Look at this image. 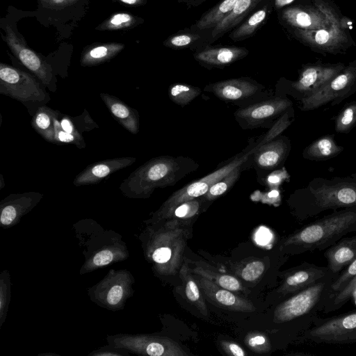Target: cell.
Instances as JSON below:
<instances>
[{"label":"cell","instance_id":"7a4b0ae2","mask_svg":"<svg viewBox=\"0 0 356 356\" xmlns=\"http://www.w3.org/2000/svg\"><path fill=\"white\" fill-rule=\"evenodd\" d=\"M355 232L356 205L334 211L305 225L284 238L280 249L292 254L325 250Z\"/></svg>","mask_w":356,"mask_h":356},{"label":"cell","instance_id":"c3c4849f","mask_svg":"<svg viewBox=\"0 0 356 356\" xmlns=\"http://www.w3.org/2000/svg\"><path fill=\"white\" fill-rule=\"evenodd\" d=\"M60 122L62 129L66 132L77 136H81L74 124L72 120L68 115H63Z\"/></svg>","mask_w":356,"mask_h":356},{"label":"cell","instance_id":"2e32d148","mask_svg":"<svg viewBox=\"0 0 356 356\" xmlns=\"http://www.w3.org/2000/svg\"><path fill=\"white\" fill-rule=\"evenodd\" d=\"M202 293L211 302L231 311L253 312L256 308L248 300L241 298L232 291L222 288L207 278L193 273Z\"/></svg>","mask_w":356,"mask_h":356},{"label":"cell","instance_id":"4fadbf2b","mask_svg":"<svg viewBox=\"0 0 356 356\" xmlns=\"http://www.w3.org/2000/svg\"><path fill=\"white\" fill-rule=\"evenodd\" d=\"M332 272L327 266L304 262L288 270L277 289L280 298H286L321 280Z\"/></svg>","mask_w":356,"mask_h":356},{"label":"cell","instance_id":"836d02e7","mask_svg":"<svg viewBox=\"0 0 356 356\" xmlns=\"http://www.w3.org/2000/svg\"><path fill=\"white\" fill-rule=\"evenodd\" d=\"M241 165L236 167L220 180L213 184L202 196L203 200L204 202L213 201L231 189L239 177Z\"/></svg>","mask_w":356,"mask_h":356},{"label":"cell","instance_id":"ffe728a7","mask_svg":"<svg viewBox=\"0 0 356 356\" xmlns=\"http://www.w3.org/2000/svg\"><path fill=\"white\" fill-rule=\"evenodd\" d=\"M262 86L255 81L240 78L218 81L207 86L204 90L213 92L217 97L226 101L247 99L259 91Z\"/></svg>","mask_w":356,"mask_h":356},{"label":"cell","instance_id":"9c48e42d","mask_svg":"<svg viewBox=\"0 0 356 356\" xmlns=\"http://www.w3.org/2000/svg\"><path fill=\"white\" fill-rule=\"evenodd\" d=\"M90 0H37L32 13L46 26L56 28L60 35L68 37L72 29L85 15Z\"/></svg>","mask_w":356,"mask_h":356},{"label":"cell","instance_id":"7402d4cb","mask_svg":"<svg viewBox=\"0 0 356 356\" xmlns=\"http://www.w3.org/2000/svg\"><path fill=\"white\" fill-rule=\"evenodd\" d=\"M100 97L111 115L121 126L132 134H138L139 115L136 110L113 95L101 93Z\"/></svg>","mask_w":356,"mask_h":356},{"label":"cell","instance_id":"74e56055","mask_svg":"<svg viewBox=\"0 0 356 356\" xmlns=\"http://www.w3.org/2000/svg\"><path fill=\"white\" fill-rule=\"evenodd\" d=\"M54 122L55 143L73 144L80 149L86 147V143L82 136H77L64 131L61 127L58 118H56Z\"/></svg>","mask_w":356,"mask_h":356},{"label":"cell","instance_id":"60d3db41","mask_svg":"<svg viewBox=\"0 0 356 356\" xmlns=\"http://www.w3.org/2000/svg\"><path fill=\"white\" fill-rule=\"evenodd\" d=\"M265 270V264L261 260H252L248 262L241 269V277L247 282H253L259 279Z\"/></svg>","mask_w":356,"mask_h":356},{"label":"cell","instance_id":"bcb514c9","mask_svg":"<svg viewBox=\"0 0 356 356\" xmlns=\"http://www.w3.org/2000/svg\"><path fill=\"white\" fill-rule=\"evenodd\" d=\"M113 257V253L110 250H104L95 255L93 263L97 266H105L111 262Z\"/></svg>","mask_w":356,"mask_h":356},{"label":"cell","instance_id":"5b68a950","mask_svg":"<svg viewBox=\"0 0 356 356\" xmlns=\"http://www.w3.org/2000/svg\"><path fill=\"white\" fill-rule=\"evenodd\" d=\"M6 16L1 19L0 26L3 31L1 37L13 54L31 71L44 85L55 91L54 76L51 65L37 52L30 48L16 26L15 10L10 7Z\"/></svg>","mask_w":356,"mask_h":356},{"label":"cell","instance_id":"484cf974","mask_svg":"<svg viewBox=\"0 0 356 356\" xmlns=\"http://www.w3.org/2000/svg\"><path fill=\"white\" fill-rule=\"evenodd\" d=\"M261 1L238 0L232 11L211 30L212 37L216 39L234 28Z\"/></svg>","mask_w":356,"mask_h":356},{"label":"cell","instance_id":"30bf717a","mask_svg":"<svg viewBox=\"0 0 356 356\" xmlns=\"http://www.w3.org/2000/svg\"><path fill=\"white\" fill-rule=\"evenodd\" d=\"M268 141H270V138L266 135L259 145L253 147L246 154L243 155L238 154L227 165L222 166L204 177L188 183L183 188L175 191L161 206L159 211V218H162L173 207L182 202L203 196L213 184L220 180L236 167L242 165L261 145Z\"/></svg>","mask_w":356,"mask_h":356},{"label":"cell","instance_id":"ba28073f","mask_svg":"<svg viewBox=\"0 0 356 356\" xmlns=\"http://www.w3.org/2000/svg\"><path fill=\"white\" fill-rule=\"evenodd\" d=\"M185 225L186 223L169 219L156 238L152 258L165 275H173L181 267L188 235Z\"/></svg>","mask_w":356,"mask_h":356},{"label":"cell","instance_id":"6da1fadb","mask_svg":"<svg viewBox=\"0 0 356 356\" xmlns=\"http://www.w3.org/2000/svg\"><path fill=\"white\" fill-rule=\"evenodd\" d=\"M289 204L300 220L314 218L326 211L356 205V179L316 177L291 195Z\"/></svg>","mask_w":356,"mask_h":356},{"label":"cell","instance_id":"4dcf8cb0","mask_svg":"<svg viewBox=\"0 0 356 356\" xmlns=\"http://www.w3.org/2000/svg\"><path fill=\"white\" fill-rule=\"evenodd\" d=\"M204 202L202 197L182 202L173 207L162 218L174 219L186 223L198 216Z\"/></svg>","mask_w":356,"mask_h":356},{"label":"cell","instance_id":"f907efd6","mask_svg":"<svg viewBox=\"0 0 356 356\" xmlns=\"http://www.w3.org/2000/svg\"><path fill=\"white\" fill-rule=\"evenodd\" d=\"M293 0H275V6L278 8L286 6L291 3Z\"/></svg>","mask_w":356,"mask_h":356},{"label":"cell","instance_id":"44dd1931","mask_svg":"<svg viewBox=\"0 0 356 356\" xmlns=\"http://www.w3.org/2000/svg\"><path fill=\"white\" fill-rule=\"evenodd\" d=\"M327 267L333 273L339 274L356 259V235L343 237L327 248L323 254Z\"/></svg>","mask_w":356,"mask_h":356},{"label":"cell","instance_id":"ab89813d","mask_svg":"<svg viewBox=\"0 0 356 356\" xmlns=\"http://www.w3.org/2000/svg\"><path fill=\"white\" fill-rule=\"evenodd\" d=\"M355 277H356V259L349 264L334 280L331 286V296L342 290Z\"/></svg>","mask_w":356,"mask_h":356},{"label":"cell","instance_id":"1f68e13d","mask_svg":"<svg viewBox=\"0 0 356 356\" xmlns=\"http://www.w3.org/2000/svg\"><path fill=\"white\" fill-rule=\"evenodd\" d=\"M267 7L257 10L244 23L229 35L234 41H239L252 35L267 17Z\"/></svg>","mask_w":356,"mask_h":356},{"label":"cell","instance_id":"cb8c5ba5","mask_svg":"<svg viewBox=\"0 0 356 356\" xmlns=\"http://www.w3.org/2000/svg\"><path fill=\"white\" fill-rule=\"evenodd\" d=\"M125 47L124 43H94L86 47L80 57V65L83 67L96 66L109 61L120 53Z\"/></svg>","mask_w":356,"mask_h":356},{"label":"cell","instance_id":"7c38bea8","mask_svg":"<svg viewBox=\"0 0 356 356\" xmlns=\"http://www.w3.org/2000/svg\"><path fill=\"white\" fill-rule=\"evenodd\" d=\"M344 67L342 64L307 65L301 70L298 79L289 83L288 93L300 101L322 87Z\"/></svg>","mask_w":356,"mask_h":356},{"label":"cell","instance_id":"681fc988","mask_svg":"<svg viewBox=\"0 0 356 356\" xmlns=\"http://www.w3.org/2000/svg\"><path fill=\"white\" fill-rule=\"evenodd\" d=\"M116 2L127 6V7H138L143 6L146 3L147 0H115Z\"/></svg>","mask_w":356,"mask_h":356},{"label":"cell","instance_id":"7dc6e473","mask_svg":"<svg viewBox=\"0 0 356 356\" xmlns=\"http://www.w3.org/2000/svg\"><path fill=\"white\" fill-rule=\"evenodd\" d=\"M123 289L120 285L113 286L108 291L107 301L111 305H117L122 298Z\"/></svg>","mask_w":356,"mask_h":356},{"label":"cell","instance_id":"3957f363","mask_svg":"<svg viewBox=\"0 0 356 356\" xmlns=\"http://www.w3.org/2000/svg\"><path fill=\"white\" fill-rule=\"evenodd\" d=\"M198 167L190 158L161 156L147 161L123 180L120 188L131 197H147L156 188L172 186Z\"/></svg>","mask_w":356,"mask_h":356},{"label":"cell","instance_id":"d6986e66","mask_svg":"<svg viewBox=\"0 0 356 356\" xmlns=\"http://www.w3.org/2000/svg\"><path fill=\"white\" fill-rule=\"evenodd\" d=\"M291 150L289 139L281 136L261 145L255 151L254 163L257 169L265 171L274 170L286 159Z\"/></svg>","mask_w":356,"mask_h":356},{"label":"cell","instance_id":"d4e9b609","mask_svg":"<svg viewBox=\"0 0 356 356\" xmlns=\"http://www.w3.org/2000/svg\"><path fill=\"white\" fill-rule=\"evenodd\" d=\"M343 149V146L337 145L332 135H325L307 146L302 156L310 161H326L338 156Z\"/></svg>","mask_w":356,"mask_h":356},{"label":"cell","instance_id":"8d00e7d4","mask_svg":"<svg viewBox=\"0 0 356 356\" xmlns=\"http://www.w3.org/2000/svg\"><path fill=\"white\" fill-rule=\"evenodd\" d=\"M356 292V277L349 282L342 290L330 296L323 311L330 313L341 308Z\"/></svg>","mask_w":356,"mask_h":356},{"label":"cell","instance_id":"ac0fdd59","mask_svg":"<svg viewBox=\"0 0 356 356\" xmlns=\"http://www.w3.org/2000/svg\"><path fill=\"white\" fill-rule=\"evenodd\" d=\"M136 161L135 157L108 159L88 165L74 179L76 186L95 184L111 174L131 165Z\"/></svg>","mask_w":356,"mask_h":356},{"label":"cell","instance_id":"83f0119b","mask_svg":"<svg viewBox=\"0 0 356 356\" xmlns=\"http://www.w3.org/2000/svg\"><path fill=\"white\" fill-rule=\"evenodd\" d=\"M60 112L45 105L38 106L31 120L32 127L49 143H55L54 119Z\"/></svg>","mask_w":356,"mask_h":356},{"label":"cell","instance_id":"5bb4252c","mask_svg":"<svg viewBox=\"0 0 356 356\" xmlns=\"http://www.w3.org/2000/svg\"><path fill=\"white\" fill-rule=\"evenodd\" d=\"M295 33L305 43L325 51L339 48L347 39L337 15L331 8L330 23L327 26L312 30L296 29Z\"/></svg>","mask_w":356,"mask_h":356},{"label":"cell","instance_id":"f1b7e54d","mask_svg":"<svg viewBox=\"0 0 356 356\" xmlns=\"http://www.w3.org/2000/svg\"><path fill=\"white\" fill-rule=\"evenodd\" d=\"M144 19L138 16L127 12H116L111 15L101 24L96 26L95 30L104 31H126L132 29L140 24Z\"/></svg>","mask_w":356,"mask_h":356},{"label":"cell","instance_id":"816d5d0a","mask_svg":"<svg viewBox=\"0 0 356 356\" xmlns=\"http://www.w3.org/2000/svg\"><path fill=\"white\" fill-rule=\"evenodd\" d=\"M350 176L356 179V172L351 174Z\"/></svg>","mask_w":356,"mask_h":356},{"label":"cell","instance_id":"277c9868","mask_svg":"<svg viewBox=\"0 0 356 356\" xmlns=\"http://www.w3.org/2000/svg\"><path fill=\"white\" fill-rule=\"evenodd\" d=\"M339 274L332 273L321 280L285 298L273 312V321L291 325L294 332L302 334L323 312L332 295L331 286Z\"/></svg>","mask_w":356,"mask_h":356},{"label":"cell","instance_id":"8992f818","mask_svg":"<svg viewBox=\"0 0 356 356\" xmlns=\"http://www.w3.org/2000/svg\"><path fill=\"white\" fill-rule=\"evenodd\" d=\"M300 342L345 345L356 343V309L331 317L317 316L299 337Z\"/></svg>","mask_w":356,"mask_h":356},{"label":"cell","instance_id":"603a6c76","mask_svg":"<svg viewBox=\"0 0 356 356\" xmlns=\"http://www.w3.org/2000/svg\"><path fill=\"white\" fill-rule=\"evenodd\" d=\"M248 54V49L243 47L209 48L197 52L195 58L202 65L220 67L240 60Z\"/></svg>","mask_w":356,"mask_h":356},{"label":"cell","instance_id":"8fae6325","mask_svg":"<svg viewBox=\"0 0 356 356\" xmlns=\"http://www.w3.org/2000/svg\"><path fill=\"white\" fill-rule=\"evenodd\" d=\"M356 92V63H350L309 96L300 100V109L308 111L327 104H339Z\"/></svg>","mask_w":356,"mask_h":356},{"label":"cell","instance_id":"7bdbcfd3","mask_svg":"<svg viewBox=\"0 0 356 356\" xmlns=\"http://www.w3.org/2000/svg\"><path fill=\"white\" fill-rule=\"evenodd\" d=\"M17 211L11 203L6 204L1 211V222L4 225L11 224L17 217Z\"/></svg>","mask_w":356,"mask_h":356},{"label":"cell","instance_id":"f35d334b","mask_svg":"<svg viewBox=\"0 0 356 356\" xmlns=\"http://www.w3.org/2000/svg\"><path fill=\"white\" fill-rule=\"evenodd\" d=\"M245 342L247 346L257 353H266L271 350L270 340L264 333L259 332H252L248 333Z\"/></svg>","mask_w":356,"mask_h":356},{"label":"cell","instance_id":"d6a6232c","mask_svg":"<svg viewBox=\"0 0 356 356\" xmlns=\"http://www.w3.org/2000/svg\"><path fill=\"white\" fill-rule=\"evenodd\" d=\"M195 274L202 275L219 286L232 291H238L241 290L240 282L234 276L228 274L213 272L201 266H196L192 270Z\"/></svg>","mask_w":356,"mask_h":356},{"label":"cell","instance_id":"b9f144b4","mask_svg":"<svg viewBox=\"0 0 356 356\" xmlns=\"http://www.w3.org/2000/svg\"><path fill=\"white\" fill-rule=\"evenodd\" d=\"M200 36L195 33H179L169 37L163 44L172 49H182L191 45Z\"/></svg>","mask_w":356,"mask_h":356},{"label":"cell","instance_id":"4316f807","mask_svg":"<svg viewBox=\"0 0 356 356\" xmlns=\"http://www.w3.org/2000/svg\"><path fill=\"white\" fill-rule=\"evenodd\" d=\"M179 275L184 286L185 293L188 301L201 314L208 316V309L201 289L186 262H184L179 270Z\"/></svg>","mask_w":356,"mask_h":356},{"label":"cell","instance_id":"ee69618b","mask_svg":"<svg viewBox=\"0 0 356 356\" xmlns=\"http://www.w3.org/2000/svg\"><path fill=\"white\" fill-rule=\"evenodd\" d=\"M220 346L222 350L229 355L234 356H245V353L244 350L237 343L227 341H221Z\"/></svg>","mask_w":356,"mask_h":356},{"label":"cell","instance_id":"e575fe53","mask_svg":"<svg viewBox=\"0 0 356 356\" xmlns=\"http://www.w3.org/2000/svg\"><path fill=\"white\" fill-rule=\"evenodd\" d=\"M200 93L199 88L184 83H174L168 89L170 99L181 106L189 104Z\"/></svg>","mask_w":356,"mask_h":356},{"label":"cell","instance_id":"f6af8a7d","mask_svg":"<svg viewBox=\"0 0 356 356\" xmlns=\"http://www.w3.org/2000/svg\"><path fill=\"white\" fill-rule=\"evenodd\" d=\"M286 170L283 168L282 170L274 171L268 177V184L270 187H277L284 180L289 178Z\"/></svg>","mask_w":356,"mask_h":356},{"label":"cell","instance_id":"f546056e","mask_svg":"<svg viewBox=\"0 0 356 356\" xmlns=\"http://www.w3.org/2000/svg\"><path fill=\"white\" fill-rule=\"evenodd\" d=\"M238 0H224L216 6L206 13L196 22V30L213 29L222 19L227 17L234 9Z\"/></svg>","mask_w":356,"mask_h":356},{"label":"cell","instance_id":"52a82bcc","mask_svg":"<svg viewBox=\"0 0 356 356\" xmlns=\"http://www.w3.org/2000/svg\"><path fill=\"white\" fill-rule=\"evenodd\" d=\"M0 94L29 105H44L50 97L44 85L34 75L8 64L0 63Z\"/></svg>","mask_w":356,"mask_h":356},{"label":"cell","instance_id":"9a60e30c","mask_svg":"<svg viewBox=\"0 0 356 356\" xmlns=\"http://www.w3.org/2000/svg\"><path fill=\"white\" fill-rule=\"evenodd\" d=\"M291 107L290 99L278 97L240 108L234 113V116L241 126L253 127L283 114Z\"/></svg>","mask_w":356,"mask_h":356},{"label":"cell","instance_id":"d590c367","mask_svg":"<svg viewBox=\"0 0 356 356\" xmlns=\"http://www.w3.org/2000/svg\"><path fill=\"white\" fill-rule=\"evenodd\" d=\"M356 126V101L347 104L335 119V131L347 134Z\"/></svg>","mask_w":356,"mask_h":356},{"label":"cell","instance_id":"e0dca14e","mask_svg":"<svg viewBox=\"0 0 356 356\" xmlns=\"http://www.w3.org/2000/svg\"><path fill=\"white\" fill-rule=\"evenodd\" d=\"M330 9L325 3L318 1L316 8H288L282 12V18L288 24L302 30H312L330 23Z\"/></svg>","mask_w":356,"mask_h":356}]
</instances>
